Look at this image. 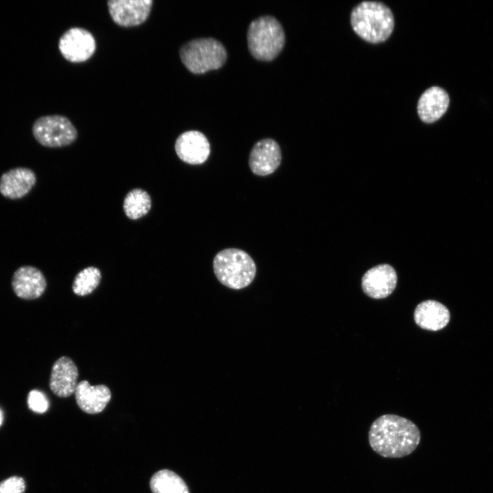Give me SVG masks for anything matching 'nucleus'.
Returning <instances> with one entry per match:
<instances>
[{"mask_svg":"<svg viewBox=\"0 0 493 493\" xmlns=\"http://www.w3.org/2000/svg\"><path fill=\"white\" fill-rule=\"evenodd\" d=\"M368 436L371 448L386 458L410 455L421 439L420 431L412 421L394 414H384L375 419Z\"/></svg>","mask_w":493,"mask_h":493,"instance_id":"1","label":"nucleus"},{"mask_svg":"<svg viewBox=\"0 0 493 493\" xmlns=\"http://www.w3.org/2000/svg\"><path fill=\"white\" fill-rule=\"evenodd\" d=\"M351 25L355 33L371 44L387 40L394 27L391 10L379 1H362L352 10Z\"/></svg>","mask_w":493,"mask_h":493,"instance_id":"2","label":"nucleus"},{"mask_svg":"<svg viewBox=\"0 0 493 493\" xmlns=\"http://www.w3.org/2000/svg\"><path fill=\"white\" fill-rule=\"evenodd\" d=\"M212 265L219 282L233 290L247 287L256 275V266L252 257L236 248H227L217 253Z\"/></svg>","mask_w":493,"mask_h":493,"instance_id":"3","label":"nucleus"},{"mask_svg":"<svg viewBox=\"0 0 493 493\" xmlns=\"http://www.w3.org/2000/svg\"><path fill=\"white\" fill-rule=\"evenodd\" d=\"M286 41L283 28L273 16H262L252 21L247 31V44L252 56L261 61H271L282 51Z\"/></svg>","mask_w":493,"mask_h":493,"instance_id":"4","label":"nucleus"},{"mask_svg":"<svg viewBox=\"0 0 493 493\" xmlns=\"http://www.w3.org/2000/svg\"><path fill=\"white\" fill-rule=\"evenodd\" d=\"M179 54L182 64L194 74L218 69L227 58L224 45L214 38L189 40L180 47Z\"/></svg>","mask_w":493,"mask_h":493,"instance_id":"5","label":"nucleus"},{"mask_svg":"<svg viewBox=\"0 0 493 493\" xmlns=\"http://www.w3.org/2000/svg\"><path fill=\"white\" fill-rule=\"evenodd\" d=\"M31 131L35 140L40 145L48 148L68 146L77 140L78 136L71 121L60 114L38 118L32 125Z\"/></svg>","mask_w":493,"mask_h":493,"instance_id":"6","label":"nucleus"},{"mask_svg":"<svg viewBox=\"0 0 493 493\" xmlns=\"http://www.w3.org/2000/svg\"><path fill=\"white\" fill-rule=\"evenodd\" d=\"M58 49L62 57L72 63L88 60L95 53L97 43L92 34L82 27H73L60 38Z\"/></svg>","mask_w":493,"mask_h":493,"instance_id":"7","label":"nucleus"},{"mask_svg":"<svg viewBox=\"0 0 493 493\" xmlns=\"http://www.w3.org/2000/svg\"><path fill=\"white\" fill-rule=\"evenodd\" d=\"M153 0H109L107 5L115 24L123 27L138 26L149 18Z\"/></svg>","mask_w":493,"mask_h":493,"instance_id":"8","label":"nucleus"},{"mask_svg":"<svg viewBox=\"0 0 493 493\" xmlns=\"http://www.w3.org/2000/svg\"><path fill=\"white\" fill-rule=\"evenodd\" d=\"M281 162L280 147L272 138L257 141L252 147L249 157V166L251 172L262 177L273 173L280 166Z\"/></svg>","mask_w":493,"mask_h":493,"instance_id":"9","label":"nucleus"},{"mask_svg":"<svg viewBox=\"0 0 493 493\" xmlns=\"http://www.w3.org/2000/svg\"><path fill=\"white\" fill-rule=\"evenodd\" d=\"M178 157L192 165L203 164L210 154V144L207 137L197 130H189L181 134L175 143Z\"/></svg>","mask_w":493,"mask_h":493,"instance_id":"10","label":"nucleus"},{"mask_svg":"<svg viewBox=\"0 0 493 493\" xmlns=\"http://www.w3.org/2000/svg\"><path fill=\"white\" fill-rule=\"evenodd\" d=\"M397 282L394 269L388 264L377 265L368 270L363 276L362 286L368 296L380 299L394 291Z\"/></svg>","mask_w":493,"mask_h":493,"instance_id":"11","label":"nucleus"},{"mask_svg":"<svg viewBox=\"0 0 493 493\" xmlns=\"http://www.w3.org/2000/svg\"><path fill=\"white\" fill-rule=\"evenodd\" d=\"M12 287L16 295L23 299L32 300L45 292L47 281L42 273L32 266H23L15 270Z\"/></svg>","mask_w":493,"mask_h":493,"instance_id":"12","label":"nucleus"},{"mask_svg":"<svg viewBox=\"0 0 493 493\" xmlns=\"http://www.w3.org/2000/svg\"><path fill=\"white\" fill-rule=\"evenodd\" d=\"M36 180V175L31 168H12L0 177V193L9 199H20L31 191Z\"/></svg>","mask_w":493,"mask_h":493,"instance_id":"13","label":"nucleus"},{"mask_svg":"<svg viewBox=\"0 0 493 493\" xmlns=\"http://www.w3.org/2000/svg\"><path fill=\"white\" fill-rule=\"evenodd\" d=\"M78 370L74 362L66 356L58 358L53 364L49 387L58 396L65 398L75 393L77 385Z\"/></svg>","mask_w":493,"mask_h":493,"instance_id":"14","label":"nucleus"},{"mask_svg":"<svg viewBox=\"0 0 493 493\" xmlns=\"http://www.w3.org/2000/svg\"><path fill=\"white\" fill-rule=\"evenodd\" d=\"M450 103L447 92L442 88L432 86L420 97L417 112L420 119L425 123L438 121L446 112Z\"/></svg>","mask_w":493,"mask_h":493,"instance_id":"15","label":"nucleus"},{"mask_svg":"<svg viewBox=\"0 0 493 493\" xmlns=\"http://www.w3.org/2000/svg\"><path fill=\"white\" fill-rule=\"evenodd\" d=\"M75 396L79 408L86 413L96 414L101 412L111 399V392L105 385L92 386L88 381L78 383Z\"/></svg>","mask_w":493,"mask_h":493,"instance_id":"16","label":"nucleus"},{"mask_svg":"<svg viewBox=\"0 0 493 493\" xmlns=\"http://www.w3.org/2000/svg\"><path fill=\"white\" fill-rule=\"evenodd\" d=\"M414 317L416 323L422 329L438 331L448 324L450 313L448 309L438 301L427 300L417 305Z\"/></svg>","mask_w":493,"mask_h":493,"instance_id":"17","label":"nucleus"},{"mask_svg":"<svg viewBox=\"0 0 493 493\" xmlns=\"http://www.w3.org/2000/svg\"><path fill=\"white\" fill-rule=\"evenodd\" d=\"M150 488L153 493H189L182 478L167 469L160 470L152 476Z\"/></svg>","mask_w":493,"mask_h":493,"instance_id":"18","label":"nucleus"},{"mask_svg":"<svg viewBox=\"0 0 493 493\" xmlns=\"http://www.w3.org/2000/svg\"><path fill=\"white\" fill-rule=\"evenodd\" d=\"M151 208V199L149 194L141 188L130 190L123 201V210L125 215L131 220L139 219L145 216Z\"/></svg>","mask_w":493,"mask_h":493,"instance_id":"19","label":"nucleus"},{"mask_svg":"<svg viewBox=\"0 0 493 493\" xmlns=\"http://www.w3.org/2000/svg\"><path fill=\"white\" fill-rule=\"evenodd\" d=\"M101 279V273L98 268L86 267L75 276L72 285L73 291L79 296L90 294L98 287Z\"/></svg>","mask_w":493,"mask_h":493,"instance_id":"20","label":"nucleus"},{"mask_svg":"<svg viewBox=\"0 0 493 493\" xmlns=\"http://www.w3.org/2000/svg\"><path fill=\"white\" fill-rule=\"evenodd\" d=\"M29 408L34 412L42 414L49 408V401L45 394L42 392L33 390L29 392L27 396Z\"/></svg>","mask_w":493,"mask_h":493,"instance_id":"21","label":"nucleus"},{"mask_svg":"<svg viewBox=\"0 0 493 493\" xmlns=\"http://www.w3.org/2000/svg\"><path fill=\"white\" fill-rule=\"evenodd\" d=\"M25 481L18 476L10 477L0 482V493H24Z\"/></svg>","mask_w":493,"mask_h":493,"instance_id":"22","label":"nucleus"},{"mask_svg":"<svg viewBox=\"0 0 493 493\" xmlns=\"http://www.w3.org/2000/svg\"><path fill=\"white\" fill-rule=\"evenodd\" d=\"M3 420V415L1 409H0V426L1 425Z\"/></svg>","mask_w":493,"mask_h":493,"instance_id":"23","label":"nucleus"}]
</instances>
